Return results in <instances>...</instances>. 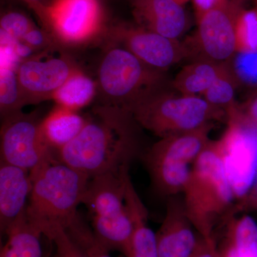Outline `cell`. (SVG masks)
I'll list each match as a JSON object with an SVG mask.
<instances>
[{
    "label": "cell",
    "mask_w": 257,
    "mask_h": 257,
    "mask_svg": "<svg viewBox=\"0 0 257 257\" xmlns=\"http://www.w3.org/2000/svg\"><path fill=\"white\" fill-rule=\"evenodd\" d=\"M228 126L216 144L236 200L243 202L257 179V127L240 116L237 108L227 114Z\"/></svg>",
    "instance_id": "cell-8"
},
{
    "label": "cell",
    "mask_w": 257,
    "mask_h": 257,
    "mask_svg": "<svg viewBox=\"0 0 257 257\" xmlns=\"http://www.w3.org/2000/svg\"><path fill=\"white\" fill-rule=\"evenodd\" d=\"M87 117L77 111L57 106L42 121L44 135L51 146L59 150L74 140L82 131Z\"/></svg>",
    "instance_id": "cell-18"
},
{
    "label": "cell",
    "mask_w": 257,
    "mask_h": 257,
    "mask_svg": "<svg viewBox=\"0 0 257 257\" xmlns=\"http://www.w3.org/2000/svg\"><path fill=\"white\" fill-rule=\"evenodd\" d=\"M241 205L243 207L253 208L257 209V179L256 183L246 199L241 202Z\"/></svg>",
    "instance_id": "cell-35"
},
{
    "label": "cell",
    "mask_w": 257,
    "mask_h": 257,
    "mask_svg": "<svg viewBox=\"0 0 257 257\" xmlns=\"http://www.w3.org/2000/svg\"><path fill=\"white\" fill-rule=\"evenodd\" d=\"M23 41L35 50L45 48L49 45V39L47 34L35 26L24 37Z\"/></svg>",
    "instance_id": "cell-30"
},
{
    "label": "cell",
    "mask_w": 257,
    "mask_h": 257,
    "mask_svg": "<svg viewBox=\"0 0 257 257\" xmlns=\"http://www.w3.org/2000/svg\"><path fill=\"white\" fill-rule=\"evenodd\" d=\"M0 69V109L3 118L21 111L26 104L19 83L17 58L11 49L3 47Z\"/></svg>",
    "instance_id": "cell-20"
},
{
    "label": "cell",
    "mask_w": 257,
    "mask_h": 257,
    "mask_svg": "<svg viewBox=\"0 0 257 257\" xmlns=\"http://www.w3.org/2000/svg\"><path fill=\"white\" fill-rule=\"evenodd\" d=\"M107 33L116 46L122 47L144 63L160 70L170 68L188 53V50L177 40H171L138 25L118 24Z\"/></svg>",
    "instance_id": "cell-12"
},
{
    "label": "cell",
    "mask_w": 257,
    "mask_h": 257,
    "mask_svg": "<svg viewBox=\"0 0 257 257\" xmlns=\"http://www.w3.org/2000/svg\"><path fill=\"white\" fill-rule=\"evenodd\" d=\"M234 72L245 82H257V51L239 53L235 60Z\"/></svg>",
    "instance_id": "cell-29"
},
{
    "label": "cell",
    "mask_w": 257,
    "mask_h": 257,
    "mask_svg": "<svg viewBox=\"0 0 257 257\" xmlns=\"http://www.w3.org/2000/svg\"><path fill=\"white\" fill-rule=\"evenodd\" d=\"M236 49L238 53L257 51V15L241 11L236 24Z\"/></svg>",
    "instance_id": "cell-26"
},
{
    "label": "cell",
    "mask_w": 257,
    "mask_h": 257,
    "mask_svg": "<svg viewBox=\"0 0 257 257\" xmlns=\"http://www.w3.org/2000/svg\"><path fill=\"white\" fill-rule=\"evenodd\" d=\"M125 204L133 224L131 245L126 257H159L156 234L147 223V210L130 175L125 183Z\"/></svg>",
    "instance_id": "cell-17"
},
{
    "label": "cell",
    "mask_w": 257,
    "mask_h": 257,
    "mask_svg": "<svg viewBox=\"0 0 257 257\" xmlns=\"http://www.w3.org/2000/svg\"><path fill=\"white\" fill-rule=\"evenodd\" d=\"M130 170L104 174L89 179L82 204L91 215L96 239L108 250L126 256L133 224L125 204V183Z\"/></svg>",
    "instance_id": "cell-5"
},
{
    "label": "cell",
    "mask_w": 257,
    "mask_h": 257,
    "mask_svg": "<svg viewBox=\"0 0 257 257\" xmlns=\"http://www.w3.org/2000/svg\"><path fill=\"white\" fill-rule=\"evenodd\" d=\"M1 257H42L41 231L28 220L26 212L15 221L5 234Z\"/></svg>",
    "instance_id": "cell-19"
},
{
    "label": "cell",
    "mask_w": 257,
    "mask_h": 257,
    "mask_svg": "<svg viewBox=\"0 0 257 257\" xmlns=\"http://www.w3.org/2000/svg\"><path fill=\"white\" fill-rule=\"evenodd\" d=\"M64 229L89 257H111L110 251L96 239L92 229L79 215Z\"/></svg>",
    "instance_id": "cell-25"
},
{
    "label": "cell",
    "mask_w": 257,
    "mask_h": 257,
    "mask_svg": "<svg viewBox=\"0 0 257 257\" xmlns=\"http://www.w3.org/2000/svg\"><path fill=\"white\" fill-rule=\"evenodd\" d=\"M212 124L189 133L160 138L145 152V162L152 186L160 195L168 198L183 192L191 168L210 143Z\"/></svg>",
    "instance_id": "cell-6"
},
{
    "label": "cell",
    "mask_w": 257,
    "mask_h": 257,
    "mask_svg": "<svg viewBox=\"0 0 257 257\" xmlns=\"http://www.w3.org/2000/svg\"><path fill=\"white\" fill-rule=\"evenodd\" d=\"M140 127L160 138L189 133L226 114L203 97L160 88L126 108Z\"/></svg>",
    "instance_id": "cell-4"
},
{
    "label": "cell",
    "mask_w": 257,
    "mask_h": 257,
    "mask_svg": "<svg viewBox=\"0 0 257 257\" xmlns=\"http://www.w3.org/2000/svg\"><path fill=\"white\" fill-rule=\"evenodd\" d=\"M182 194L186 213L198 234L208 242L216 243V221L236 199L215 141H211L193 164Z\"/></svg>",
    "instance_id": "cell-3"
},
{
    "label": "cell",
    "mask_w": 257,
    "mask_h": 257,
    "mask_svg": "<svg viewBox=\"0 0 257 257\" xmlns=\"http://www.w3.org/2000/svg\"><path fill=\"white\" fill-rule=\"evenodd\" d=\"M77 69L72 61L63 56L42 55L21 61L17 72L25 103L52 99Z\"/></svg>",
    "instance_id": "cell-13"
},
{
    "label": "cell",
    "mask_w": 257,
    "mask_h": 257,
    "mask_svg": "<svg viewBox=\"0 0 257 257\" xmlns=\"http://www.w3.org/2000/svg\"><path fill=\"white\" fill-rule=\"evenodd\" d=\"M192 257H220L216 248V243L208 242L199 236L197 248Z\"/></svg>",
    "instance_id": "cell-31"
},
{
    "label": "cell",
    "mask_w": 257,
    "mask_h": 257,
    "mask_svg": "<svg viewBox=\"0 0 257 257\" xmlns=\"http://www.w3.org/2000/svg\"><path fill=\"white\" fill-rule=\"evenodd\" d=\"M42 121L22 111L3 118L0 161L30 172L44 161L56 156L57 150L45 138Z\"/></svg>",
    "instance_id": "cell-9"
},
{
    "label": "cell",
    "mask_w": 257,
    "mask_h": 257,
    "mask_svg": "<svg viewBox=\"0 0 257 257\" xmlns=\"http://www.w3.org/2000/svg\"><path fill=\"white\" fill-rule=\"evenodd\" d=\"M187 216L179 195L168 198L163 222L156 233L159 257H192L199 235Z\"/></svg>",
    "instance_id": "cell-14"
},
{
    "label": "cell",
    "mask_w": 257,
    "mask_h": 257,
    "mask_svg": "<svg viewBox=\"0 0 257 257\" xmlns=\"http://www.w3.org/2000/svg\"><path fill=\"white\" fill-rule=\"evenodd\" d=\"M241 13L239 5L230 0L197 15L195 43L200 60L226 63L236 49V24Z\"/></svg>",
    "instance_id": "cell-11"
},
{
    "label": "cell",
    "mask_w": 257,
    "mask_h": 257,
    "mask_svg": "<svg viewBox=\"0 0 257 257\" xmlns=\"http://www.w3.org/2000/svg\"><path fill=\"white\" fill-rule=\"evenodd\" d=\"M35 27L30 18L19 12H8L0 20L1 37L10 41L23 40L24 37Z\"/></svg>",
    "instance_id": "cell-27"
},
{
    "label": "cell",
    "mask_w": 257,
    "mask_h": 257,
    "mask_svg": "<svg viewBox=\"0 0 257 257\" xmlns=\"http://www.w3.org/2000/svg\"><path fill=\"white\" fill-rule=\"evenodd\" d=\"M226 243L237 257H257V223L251 216L243 215L230 221Z\"/></svg>",
    "instance_id": "cell-23"
},
{
    "label": "cell",
    "mask_w": 257,
    "mask_h": 257,
    "mask_svg": "<svg viewBox=\"0 0 257 257\" xmlns=\"http://www.w3.org/2000/svg\"><path fill=\"white\" fill-rule=\"evenodd\" d=\"M238 112L246 122L257 127V96L250 103L245 111L238 109Z\"/></svg>",
    "instance_id": "cell-32"
},
{
    "label": "cell",
    "mask_w": 257,
    "mask_h": 257,
    "mask_svg": "<svg viewBox=\"0 0 257 257\" xmlns=\"http://www.w3.org/2000/svg\"><path fill=\"white\" fill-rule=\"evenodd\" d=\"M140 128L126 108L104 103L93 109L79 135L57 150V159L89 179L130 170L145 152Z\"/></svg>",
    "instance_id": "cell-1"
},
{
    "label": "cell",
    "mask_w": 257,
    "mask_h": 257,
    "mask_svg": "<svg viewBox=\"0 0 257 257\" xmlns=\"http://www.w3.org/2000/svg\"><path fill=\"white\" fill-rule=\"evenodd\" d=\"M230 1L232 2V3H235V4L239 5V2L241 1V0H230Z\"/></svg>",
    "instance_id": "cell-37"
},
{
    "label": "cell",
    "mask_w": 257,
    "mask_h": 257,
    "mask_svg": "<svg viewBox=\"0 0 257 257\" xmlns=\"http://www.w3.org/2000/svg\"><path fill=\"white\" fill-rule=\"evenodd\" d=\"M42 235L55 243L57 257H89L60 225L47 228Z\"/></svg>",
    "instance_id": "cell-28"
},
{
    "label": "cell",
    "mask_w": 257,
    "mask_h": 257,
    "mask_svg": "<svg viewBox=\"0 0 257 257\" xmlns=\"http://www.w3.org/2000/svg\"><path fill=\"white\" fill-rule=\"evenodd\" d=\"M137 25L171 40H177L185 30L187 14L176 0H131Z\"/></svg>",
    "instance_id": "cell-15"
},
{
    "label": "cell",
    "mask_w": 257,
    "mask_h": 257,
    "mask_svg": "<svg viewBox=\"0 0 257 257\" xmlns=\"http://www.w3.org/2000/svg\"><path fill=\"white\" fill-rule=\"evenodd\" d=\"M97 87V84L79 69L61 86L52 99L57 106L77 111L92 101Z\"/></svg>",
    "instance_id": "cell-22"
},
{
    "label": "cell",
    "mask_w": 257,
    "mask_h": 257,
    "mask_svg": "<svg viewBox=\"0 0 257 257\" xmlns=\"http://www.w3.org/2000/svg\"><path fill=\"white\" fill-rule=\"evenodd\" d=\"M235 83L234 76L226 63L222 64L217 77L207 90L204 99L218 109L226 108V113L234 106Z\"/></svg>",
    "instance_id": "cell-24"
},
{
    "label": "cell",
    "mask_w": 257,
    "mask_h": 257,
    "mask_svg": "<svg viewBox=\"0 0 257 257\" xmlns=\"http://www.w3.org/2000/svg\"><path fill=\"white\" fill-rule=\"evenodd\" d=\"M176 1H177V3H179V4L183 5L184 3H187V2L189 1V0H176Z\"/></svg>",
    "instance_id": "cell-36"
},
{
    "label": "cell",
    "mask_w": 257,
    "mask_h": 257,
    "mask_svg": "<svg viewBox=\"0 0 257 257\" xmlns=\"http://www.w3.org/2000/svg\"><path fill=\"white\" fill-rule=\"evenodd\" d=\"M32 188L26 216L42 234L60 225L66 229L79 215L89 177L61 162L56 156L44 161L30 172Z\"/></svg>",
    "instance_id": "cell-2"
},
{
    "label": "cell",
    "mask_w": 257,
    "mask_h": 257,
    "mask_svg": "<svg viewBox=\"0 0 257 257\" xmlns=\"http://www.w3.org/2000/svg\"><path fill=\"white\" fill-rule=\"evenodd\" d=\"M23 1L33 10L41 22L43 21L47 7L50 5L49 2L47 0H23Z\"/></svg>",
    "instance_id": "cell-33"
},
{
    "label": "cell",
    "mask_w": 257,
    "mask_h": 257,
    "mask_svg": "<svg viewBox=\"0 0 257 257\" xmlns=\"http://www.w3.org/2000/svg\"><path fill=\"white\" fill-rule=\"evenodd\" d=\"M42 23L62 43H85L101 30L100 3L99 0H55L47 7Z\"/></svg>",
    "instance_id": "cell-10"
},
{
    "label": "cell",
    "mask_w": 257,
    "mask_h": 257,
    "mask_svg": "<svg viewBox=\"0 0 257 257\" xmlns=\"http://www.w3.org/2000/svg\"><path fill=\"white\" fill-rule=\"evenodd\" d=\"M222 64L198 60L184 67L176 76L172 85L184 95H202L217 77Z\"/></svg>",
    "instance_id": "cell-21"
},
{
    "label": "cell",
    "mask_w": 257,
    "mask_h": 257,
    "mask_svg": "<svg viewBox=\"0 0 257 257\" xmlns=\"http://www.w3.org/2000/svg\"><path fill=\"white\" fill-rule=\"evenodd\" d=\"M29 171L0 161V230L5 235L10 226L26 212L31 192Z\"/></svg>",
    "instance_id": "cell-16"
},
{
    "label": "cell",
    "mask_w": 257,
    "mask_h": 257,
    "mask_svg": "<svg viewBox=\"0 0 257 257\" xmlns=\"http://www.w3.org/2000/svg\"><path fill=\"white\" fill-rule=\"evenodd\" d=\"M98 87L106 104L128 108L144 96L165 87L164 71L144 63L122 47L106 52L98 70Z\"/></svg>",
    "instance_id": "cell-7"
},
{
    "label": "cell",
    "mask_w": 257,
    "mask_h": 257,
    "mask_svg": "<svg viewBox=\"0 0 257 257\" xmlns=\"http://www.w3.org/2000/svg\"><path fill=\"white\" fill-rule=\"evenodd\" d=\"M193 1L197 11V15H199L221 4L226 0H193Z\"/></svg>",
    "instance_id": "cell-34"
}]
</instances>
